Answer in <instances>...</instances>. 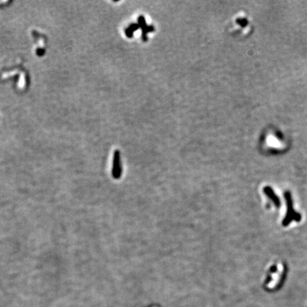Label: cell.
Returning <instances> with one entry per match:
<instances>
[{"mask_svg":"<svg viewBox=\"0 0 307 307\" xmlns=\"http://www.w3.org/2000/svg\"><path fill=\"white\" fill-rule=\"evenodd\" d=\"M235 23L238 28L236 31L240 34H243L245 36V35L248 34L251 31V19L245 13L243 16H237L235 19Z\"/></svg>","mask_w":307,"mask_h":307,"instance_id":"6da1fadb","label":"cell"},{"mask_svg":"<svg viewBox=\"0 0 307 307\" xmlns=\"http://www.w3.org/2000/svg\"><path fill=\"white\" fill-rule=\"evenodd\" d=\"M122 169L121 164L120 152L118 150H116L114 152L113 157V165H112V177L115 179H119L122 176Z\"/></svg>","mask_w":307,"mask_h":307,"instance_id":"7a4b0ae2","label":"cell"},{"mask_svg":"<svg viewBox=\"0 0 307 307\" xmlns=\"http://www.w3.org/2000/svg\"><path fill=\"white\" fill-rule=\"evenodd\" d=\"M137 24H139V28H140L142 30L144 29V28L147 26V23H146L145 18H144V16H143V15H140V16H139L138 23H137Z\"/></svg>","mask_w":307,"mask_h":307,"instance_id":"3957f363","label":"cell"},{"mask_svg":"<svg viewBox=\"0 0 307 307\" xmlns=\"http://www.w3.org/2000/svg\"><path fill=\"white\" fill-rule=\"evenodd\" d=\"M128 27L131 30H132L133 32H134L135 31H137V30H138L139 29H140V28H139V24H137V23H132V24H131L130 25H129Z\"/></svg>","mask_w":307,"mask_h":307,"instance_id":"277c9868","label":"cell"},{"mask_svg":"<svg viewBox=\"0 0 307 307\" xmlns=\"http://www.w3.org/2000/svg\"><path fill=\"white\" fill-rule=\"evenodd\" d=\"M125 35L127 36V37L128 38H132V36H133V34L134 32L133 31H132L130 29H129V27H127V29H125Z\"/></svg>","mask_w":307,"mask_h":307,"instance_id":"5b68a950","label":"cell"}]
</instances>
